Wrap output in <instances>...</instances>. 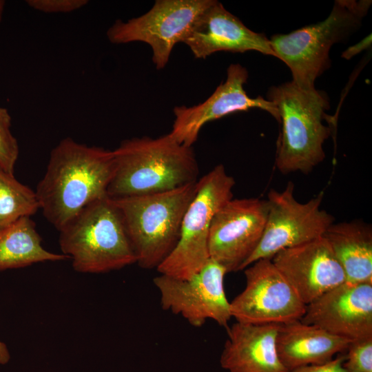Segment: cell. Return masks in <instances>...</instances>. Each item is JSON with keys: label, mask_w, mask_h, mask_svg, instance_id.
<instances>
[{"label": "cell", "mask_w": 372, "mask_h": 372, "mask_svg": "<svg viewBox=\"0 0 372 372\" xmlns=\"http://www.w3.org/2000/svg\"><path fill=\"white\" fill-rule=\"evenodd\" d=\"M114 172L112 151L61 140L35 191L46 220L61 229L87 205L107 196Z\"/></svg>", "instance_id": "obj_1"}, {"label": "cell", "mask_w": 372, "mask_h": 372, "mask_svg": "<svg viewBox=\"0 0 372 372\" xmlns=\"http://www.w3.org/2000/svg\"><path fill=\"white\" fill-rule=\"evenodd\" d=\"M112 152L114 172L107 191L111 198L167 192L198 180L192 147L169 133L125 140Z\"/></svg>", "instance_id": "obj_2"}, {"label": "cell", "mask_w": 372, "mask_h": 372, "mask_svg": "<svg viewBox=\"0 0 372 372\" xmlns=\"http://www.w3.org/2000/svg\"><path fill=\"white\" fill-rule=\"evenodd\" d=\"M267 100L277 108L281 123L275 165L282 174L310 172L325 157L323 144L331 134L324 124L329 103L325 93L305 90L292 81L273 86Z\"/></svg>", "instance_id": "obj_3"}, {"label": "cell", "mask_w": 372, "mask_h": 372, "mask_svg": "<svg viewBox=\"0 0 372 372\" xmlns=\"http://www.w3.org/2000/svg\"><path fill=\"white\" fill-rule=\"evenodd\" d=\"M59 231L61 250L76 271L105 273L136 262L121 212L107 196L87 205Z\"/></svg>", "instance_id": "obj_4"}, {"label": "cell", "mask_w": 372, "mask_h": 372, "mask_svg": "<svg viewBox=\"0 0 372 372\" xmlns=\"http://www.w3.org/2000/svg\"><path fill=\"white\" fill-rule=\"evenodd\" d=\"M196 183L159 193L112 198L121 212L136 263L141 268H157L176 245Z\"/></svg>", "instance_id": "obj_5"}, {"label": "cell", "mask_w": 372, "mask_h": 372, "mask_svg": "<svg viewBox=\"0 0 372 372\" xmlns=\"http://www.w3.org/2000/svg\"><path fill=\"white\" fill-rule=\"evenodd\" d=\"M371 1L338 0L324 20L269 39L276 58L290 69L292 81L302 89L315 88V81L330 65L331 46L357 30Z\"/></svg>", "instance_id": "obj_6"}, {"label": "cell", "mask_w": 372, "mask_h": 372, "mask_svg": "<svg viewBox=\"0 0 372 372\" xmlns=\"http://www.w3.org/2000/svg\"><path fill=\"white\" fill-rule=\"evenodd\" d=\"M234 178L220 164L197 180L196 194L184 214L179 239L156 268L160 274L188 279L209 260L208 238L212 219L233 198Z\"/></svg>", "instance_id": "obj_7"}, {"label": "cell", "mask_w": 372, "mask_h": 372, "mask_svg": "<svg viewBox=\"0 0 372 372\" xmlns=\"http://www.w3.org/2000/svg\"><path fill=\"white\" fill-rule=\"evenodd\" d=\"M323 192L306 203L294 196V185L289 182L278 192L267 196L268 214L264 233L257 248L242 267L243 270L260 259H271L278 252L307 242L324 235L334 217L321 209Z\"/></svg>", "instance_id": "obj_8"}, {"label": "cell", "mask_w": 372, "mask_h": 372, "mask_svg": "<svg viewBox=\"0 0 372 372\" xmlns=\"http://www.w3.org/2000/svg\"><path fill=\"white\" fill-rule=\"evenodd\" d=\"M213 0H157L145 14L124 22L116 20L107 31L115 44L141 41L152 50L156 69L167 65L174 45L184 42L197 19Z\"/></svg>", "instance_id": "obj_9"}, {"label": "cell", "mask_w": 372, "mask_h": 372, "mask_svg": "<svg viewBox=\"0 0 372 372\" xmlns=\"http://www.w3.org/2000/svg\"><path fill=\"white\" fill-rule=\"evenodd\" d=\"M226 269L209 258L188 279L160 274L153 279L164 310L180 315L192 326L202 327L207 320L227 328L232 318L225 289Z\"/></svg>", "instance_id": "obj_10"}, {"label": "cell", "mask_w": 372, "mask_h": 372, "mask_svg": "<svg viewBox=\"0 0 372 372\" xmlns=\"http://www.w3.org/2000/svg\"><path fill=\"white\" fill-rule=\"evenodd\" d=\"M243 270L245 287L230 302L236 322L282 324L303 316L307 305L271 259L258 260Z\"/></svg>", "instance_id": "obj_11"}, {"label": "cell", "mask_w": 372, "mask_h": 372, "mask_svg": "<svg viewBox=\"0 0 372 372\" xmlns=\"http://www.w3.org/2000/svg\"><path fill=\"white\" fill-rule=\"evenodd\" d=\"M268 214L267 200L230 199L214 215L209 233V258L227 273L241 270L262 237Z\"/></svg>", "instance_id": "obj_12"}, {"label": "cell", "mask_w": 372, "mask_h": 372, "mask_svg": "<svg viewBox=\"0 0 372 372\" xmlns=\"http://www.w3.org/2000/svg\"><path fill=\"white\" fill-rule=\"evenodd\" d=\"M247 79L245 68L239 63L231 64L226 81L206 101L192 107L174 108L175 118L171 136L180 144L192 147L207 123L252 108L265 110L280 121L278 111L272 102L262 96L251 98L247 95L244 89Z\"/></svg>", "instance_id": "obj_13"}, {"label": "cell", "mask_w": 372, "mask_h": 372, "mask_svg": "<svg viewBox=\"0 0 372 372\" xmlns=\"http://www.w3.org/2000/svg\"><path fill=\"white\" fill-rule=\"evenodd\" d=\"M302 322L351 341L372 336V283L345 282L306 307Z\"/></svg>", "instance_id": "obj_14"}, {"label": "cell", "mask_w": 372, "mask_h": 372, "mask_svg": "<svg viewBox=\"0 0 372 372\" xmlns=\"http://www.w3.org/2000/svg\"><path fill=\"white\" fill-rule=\"evenodd\" d=\"M271 261L306 305L347 282L341 265L323 236L281 250Z\"/></svg>", "instance_id": "obj_15"}, {"label": "cell", "mask_w": 372, "mask_h": 372, "mask_svg": "<svg viewBox=\"0 0 372 372\" xmlns=\"http://www.w3.org/2000/svg\"><path fill=\"white\" fill-rule=\"evenodd\" d=\"M183 43L197 59H205L220 51L244 53L251 50L276 57L264 34L249 29L215 0L197 19Z\"/></svg>", "instance_id": "obj_16"}, {"label": "cell", "mask_w": 372, "mask_h": 372, "mask_svg": "<svg viewBox=\"0 0 372 372\" xmlns=\"http://www.w3.org/2000/svg\"><path fill=\"white\" fill-rule=\"evenodd\" d=\"M280 325L236 322L228 327L221 367L227 372H288L277 351Z\"/></svg>", "instance_id": "obj_17"}, {"label": "cell", "mask_w": 372, "mask_h": 372, "mask_svg": "<svg viewBox=\"0 0 372 372\" xmlns=\"http://www.w3.org/2000/svg\"><path fill=\"white\" fill-rule=\"evenodd\" d=\"M351 342L300 320L280 324L276 336L278 354L288 371L328 362L346 351Z\"/></svg>", "instance_id": "obj_18"}, {"label": "cell", "mask_w": 372, "mask_h": 372, "mask_svg": "<svg viewBox=\"0 0 372 372\" xmlns=\"http://www.w3.org/2000/svg\"><path fill=\"white\" fill-rule=\"evenodd\" d=\"M347 282L372 283V228L360 220L333 223L323 235Z\"/></svg>", "instance_id": "obj_19"}, {"label": "cell", "mask_w": 372, "mask_h": 372, "mask_svg": "<svg viewBox=\"0 0 372 372\" xmlns=\"http://www.w3.org/2000/svg\"><path fill=\"white\" fill-rule=\"evenodd\" d=\"M35 223L29 216L0 231V271L27 267L45 261H59L68 257L43 248Z\"/></svg>", "instance_id": "obj_20"}, {"label": "cell", "mask_w": 372, "mask_h": 372, "mask_svg": "<svg viewBox=\"0 0 372 372\" xmlns=\"http://www.w3.org/2000/svg\"><path fill=\"white\" fill-rule=\"evenodd\" d=\"M40 209L35 191L0 166V231Z\"/></svg>", "instance_id": "obj_21"}, {"label": "cell", "mask_w": 372, "mask_h": 372, "mask_svg": "<svg viewBox=\"0 0 372 372\" xmlns=\"http://www.w3.org/2000/svg\"><path fill=\"white\" fill-rule=\"evenodd\" d=\"M11 116L7 109L0 107V166L14 174L19 157V144L10 130Z\"/></svg>", "instance_id": "obj_22"}, {"label": "cell", "mask_w": 372, "mask_h": 372, "mask_svg": "<svg viewBox=\"0 0 372 372\" xmlns=\"http://www.w3.org/2000/svg\"><path fill=\"white\" fill-rule=\"evenodd\" d=\"M343 366L347 372H372V336L353 340Z\"/></svg>", "instance_id": "obj_23"}, {"label": "cell", "mask_w": 372, "mask_h": 372, "mask_svg": "<svg viewBox=\"0 0 372 372\" xmlns=\"http://www.w3.org/2000/svg\"><path fill=\"white\" fill-rule=\"evenodd\" d=\"M87 0H28L32 9L45 13H68L84 7Z\"/></svg>", "instance_id": "obj_24"}, {"label": "cell", "mask_w": 372, "mask_h": 372, "mask_svg": "<svg viewBox=\"0 0 372 372\" xmlns=\"http://www.w3.org/2000/svg\"><path fill=\"white\" fill-rule=\"evenodd\" d=\"M344 360L345 355H340L324 364L302 366L288 372H347L343 366Z\"/></svg>", "instance_id": "obj_25"}, {"label": "cell", "mask_w": 372, "mask_h": 372, "mask_svg": "<svg viewBox=\"0 0 372 372\" xmlns=\"http://www.w3.org/2000/svg\"><path fill=\"white\" fill-rule=\"evenodd\" d=\"M371 34H370L358 43L348 48L345 51L342 52V57L345 59H350L353 56L360 53L362 51H364L371 47Z\"/></svg>", "instance_id": "obj_26"}, {"label": "cell", "mask_w": 372, "mask_h": 372, "mask_svg": "<svg viewBox=\"0 0 372 372\" xmlns=\"http://www.w3.org/2000/svg\"><path fill=\"white\" fill-rule=\"evenodd\" d=\"M10 359L8 349L5 343L0 341V364H7Z\"/></svg>", "instance_id": "obj_27"}, {"label": "cell", "mask_w": 372, "mask_h": 372, "mask_svg": "<svg viewBox=\"0 0 372 372\" xmlns=\"http://www.w3.org/2000/svg\"><path fill=\"white\" fill-rule=\"evenodd\" d=\"M4 6H5V1H2V0H0V22H1V19H2Z\"/></svg>", "instance_id": "obj_28"}]
</instances>
